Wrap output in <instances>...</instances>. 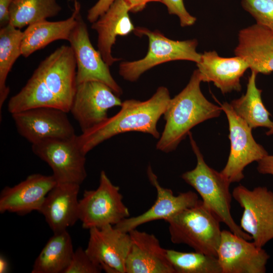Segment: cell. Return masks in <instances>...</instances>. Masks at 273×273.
Masks as SVG:
<instances>
[{
	"label": "cell",
	"instance_id": "277c9868",
	"mask_svg": "<svg viewBox=\"0 0 273 273\" xmlns=\"http://www.w3.org/2000/svg\"><path fill=\"white\" fill-rule=\"evenodd\" d=\"M165 221L173 244H186L195 251L217 257L222 232L220 221L202 201Z\"/></svg>",
	"mask_w": 273,
	"mask_h": 273
},
{
	"label": "cell",
	"instance_id": "ac0fdd59",
	"mask_svg": "<svg viewBox=\"0 0 273 273\" xmlns=\"http://www.w3.org/2000/svg\"><path fill=\"white\" fill-rule=\"evenodd\" d=\"M131 245L125 273H175L158 239L136 229L129 232Z\"/></svg>",
	"mask_w": 273,
	"mask_h": 273
},
{
	"label": "cell",
	"instance_id": "8992f818",
	"mask_svg": "<svg viewBox=\"0 0 273 273\" xmlns=\"http://www.w3.org/2000/svg\"><path fill=\"white\" fill-rule=\"evenodd\" d=\"M129 214L119 187L111 182L104 170L100 173L98 187L85 190L79 200V220L84 229L115 225Z\"/></svg>",
	"mask_w": 273,
	"mask_h": 273
},
{
	"label": "cell",
	"instance_id": "4316f807",
	"mask_svg": "<svg viewBox=\"0 0 273 273\" xmlns=\"http://www.w3.org/2000/svg\"><path fill=\"white\" fill-rule=\"evenodd\" d=\"M61 10L57 0H14L9 11L10 24L21 29L55 17Z\"/></svg>",
	"mask_w": 273,
	"mask_h": 273
},
{
	"label": "cell",
	"instance_id": "4fadbf2b",
	"mask_svg": "<svg viewBox=\"0 0 273 273\" xmlns=\"http://www.w3.org/2000/svg\"><path fill=\"white\" fill-rule=\"evenodd\" d=\"M68 41L76 59L77 84L89 81H100L120 96L122 94V88L112 77L109 66L92 45L87 26L81 14L77 17V23Z\"/></svg>",
	"mask_w": 273,
	"mask_h": 273
},
{
	"label": "cell",
	"instance_id": "9c48e42d",
	"mask_svg": "<svg viewBox=\"0 0 273 273\" xmlns=\"http://www.w3.org/2000/svg\"><path fill=\"white\" fill-rule=\"evenodd\" d=\"M219 104L228 120L231 142L228 160L220 172L231 183H238L244 177L245 167L253 162H258L268 153L255 141L252 129L236 114L230 104Z\"/></svg>",
	"mask_w": 273,
	"mask_h": 273
},
{
	"label": "cell",
	"instance_id": "52a82bcc",
	"mask_svg": "<svg viewBox=\"0 0 273 273\" xmlns=\"http://www.w3.org/2000/svg\"><path fill=\"white\" fill-rule=\"evenodd\" d=\"M32 150L51 168L57 184L80 185L86 178V155L79 147L76 134L43 140L32 144Z\"/></svg>",
	"mask_w": 273,
	"mask_h": 273
},
{
	"label": "cell",
	"instance_id": "3957f363",
	"mask_svg": "<svg viewBox=\"0 0 273 273\" xmlns=\"http://www.w3.org/2000/svg\"><path fill=\"white\" fill-rule=\"evenodd\" d=\"M197 164L192 170L181 175L184 181L192 186L201 196L202 203L230 230L237 236L248 241L250 235L245 232L234 220L231 212L232 194L230 191L231 183L221 173L209 167L194 140L188 134Z\"/></svg>",
	"mask_w": 273,
	"mask_h": 273
},
{
	"label": "cell",
	"instance_id": "e575fe53",
	"mask_svg": "<svg viewBox=\"0 0 273 273\" xmlns=\"http://www.w3.org/2000/svg\"><path fill=\"white\" fill-rule=\"evenodd\" d=\"M130 8V12L133 13L142 11L147 4L150 2H160L161 0H124Z\"/></svg>",
	"mask_w": 273,
	"mask_h": 273
},
{
	"label": "cell",
	"instance_id": "8fae6325",
	"mask_svg": "<svg viewBox=\"0 0 273 273\" xmlns=\"http://www.w3.org/2000/svg\"><path fill=\"white\" fill-rule=\"evenodd\" d=\"M66 112L54 107H35L12 114L18 133L31 144L76 135Z\"/></svg>",
	"mask_w": 273,
	"mask_h": 273
},
{
	"label": "cell",
	"instance_id": "2e32d148",
	"mask_svg": "<svg viewBox=\"0 0 273 273\" xmlns=\"http://www.w3.org/2000/svg\"><path fill=\"white\" fill-rule=\"evenodd\" d=\"M148 179L157 192L156 199L146 211L138 216L127 217L115 226L121 231L129 233L139 226L152 221H166L181 211L193 207L201 202L197 193L189 191L175 196L171 190L162 187L150 165L147 170Z\"/></svg>",
	"mask_w": 273,
	"mask_h": 273
},
{
	"label": "cell",
	"instance_id": "e0dca14e",
	"mask_svg": "<svg viewBox=\"0 0 273 273\" xmlns=\"http://www.w3.org/2000/svg\"><path fill=\"white\" fill-rule=\"evenodd\" d=\"M56 184L53 175L35 173L16 185L6 186L0 193V213L24 215L39 212L46 197Z\"/></svg>",
	"mask_w": 273,
	"mask_h": 273
},
{
	"label": "cell",
	"instance_id": "7402d4cb",
	"mask_svg": "<svg viewBox=\"0 0 273 273\" xmlns=\"http://www.w3.org/2000/svg\"><path fill=\"white\" fill-rule=\"evenodd\" d=\"M130 8L124 0H115L95 22L92 28L98 33V49L109 66L120 59L112 55V48L118 36H125L135 27L130 20Z\"/></svg>",
	"mask_w": 273,
	"mask_h": 273
},
{
	"label": "cell",
	"instance_id": "d6986e66",
	"mask_svg": "<svg viewBox=\"0 0 273 273\" xmlns=\"http://www.w3.org/2000/svg\"><path fill=\"white\" fill-rule=\"evenodd\" d=\"M234 53L246 61L251 71L257 74L271 73L273 31L256 23L241 29L238 33V43Z\"/></svg>",
	"mask_w": 273,
	"mask_h": 273
},
{
	"label": "cell",
	"instance_id": "83f0119b",
	"mask_svg": "<svg viewBox=\"0 0 273 273\" xmlns=\"http://www.w3.org/2000/svg\"><path fill=\"white\" fill-rule=\"evenodd\" d=\"M167 256L175 273H222L216 257L195 251L166 249Z\"/></svg>",
	"mask_w": 273,
	"mask_h": 273
},
{
	"label": "cell",
	"instance_id": "603a6c76",
	"mask_svg": "<svg viewBox=\"0 0 273 273\" xmlns=\"http://www.w3.org/2000/svg\"><path fill=\"white\" fill-rule=\"evenodd\" d=\"M81 5L74 1V9L68 18L58 21L43 20L31 24L23 31L21 43V55L27 58L54 41L68 40L80 14Z\"/></svg>",
	"mask_w": 273,
	"mask_h": 273
},
{
	"label": "cell",
	"instance_id": "5bb4252c",
	"mask_svg": "<svg viewBox=\"0 0 273 273\" xmlns=\"http://www.w3.org/2000/svg\"><path fill=\"white\" fill-rule=\"evenodd\" d=\"M85 251L91 259L107 273H125L131 239L129 233L112 225L89 230Z\"/></svg>",
	"mask_w": 273,
	"mask_h": 273
},
{
	"label": "cell",
	"instance_id": "ffe728a7",
	"mask_svg": "<svg viewBox=\"0 0 273 273\" xmlns=\"http://www.w3.org/2000/svg\"><path fill=\"white\" fill-rule=\"evenodd\" d=\"M80 186L57 184L46 197L39 212L54 233L67 230L79 220Z\"/></svg>",
	"mask_w": 273,
	"mask_h": 273
},
{
	"label": "cell",
	"instance_id": "9a60e30c",
	"mask_svg": "<svg viewBox=\"0 0 273 273\" xmlns=\"http://www.w3.org/2000/svg\"><path fill=\"white\" fill-rule=\"evenodd\" d=\"M217 258L222 273H264L269 255L253 242L223 230Z\"/></svg>",
	"mask_w": 273,
	"mask_h": 273
},
{
	"label": "cell",
	"instance_id": "6da1fadb",
	"mask_svg": "<svg viewBox=\"0 0 273 273\" xmlns=\"http://www.w3.org/2000/svg\"><path fill=\"white\" fill-rule=\"evenodd\" d=\"M170 93L165 86L159 87L149 99H134L122 102L119 111L115 115L77 135L82 152L86 155L95 147L118 134L138 131L150 134L156 139L160 134L157 123L170 100Z\"/></svg>",
	"mask_w": 273,
	"mask_h": 273
},
{
	"label": "cell",
	"instance_id": "484cf974",
	"mask_svg": "<svg viewBox=\"0 0 273 273\" xmlns=\"http://www.w3.org/2000/svg\"><path fill=\"white\" fill-rule=\"evenodd\" d=\"M23 31L10 24L0 29V109L8 98L10 89L7 85L8 75L15 62L21 55Z\"/></svg>",
	"mask_w": 273,
	"mask_h": 273
},
{
	"label": "cell",
	"instance_id": "f1b7e54d",
	"mask_svg": "<svg viewBox=\"0 0 273 273\" xmlns=\"http://www.w3.org/2000/svg\"><path fill=\"white\" fill-rule=\"evenodd\" d=\"M241 5L256 24L273 31V0H241Z\"/></svg>",
	"mask_w": 273,
	"mask_h": 273
},
{
	"label": "cell",
	"instance_id": "7c38bea8",
	"mask_svg": "<svg viewBox=\"0 0 273 273\" xmlns=\"http://www.w3.org/2000/svg\"><path fill=\"white\" fill-rule=\"evenodd\" d=\"M106 84L89 81L77 84L70 109L82 132L100 124L108 116V111L121 106V99Z\"/></svg>",
	"mask_w": 273,
	"mask_h": 273
},
{
	"label": "cell",
	"instance_id": "7a4b0ae2",
	"mask_svg": "<svg viewBox=\"0 0 273 273\" xmlns=\"http://www.w3.org/2000/svg\"><path fill=\"white\" fill-rule=\"evenodd\" d=\"M201 82L197 69L186 86L170 99L163 115L165 125L156 144L157 150L164 153L173 151L193 127L219 116L221 107L204 97L200 89Z\"/></svg>",
	"mask_w": 273,
	"mask_h": 273
},
{
	"label": "cell",
	"instance_id": "1f68e13d",
	"mask_svg": "<svg viewBox=\"0 0 273 273\" xmlns=\"http://www.w3.org/2000/svg\"><path fill=\"white\" fill-rule=\"evenodd\" d=\"M115 0H98L87 12V19L91 23L102 15Z\"/></svg>",
	"mask_w": 273,
	"mask_h": 273
},
{
	"label": "cell",
	"instance_id": "d4e9b609",
	"mask_svg": "<svg viewBox=\"0 0 273 273\" xmlns=\"http://www.w3.org/2000/svg\"><path fill=\"white\" fill-rule=\"evenodd\" d=\"M257 73L251 71L248 77L247 90L240 98L233 100L230 105L236 113L252 129L265 127L269 130L267 134L273 133V122L270 114L265 107L261 99L262 90L256 84Z\"/></svg>",
	"mask_w": 273,
	"mask_h": 273
},
{
	"label": "cell",
	"instance_id": "836d02e7",
	"mask_svg": "<svg viewBox=\"0 0 273 273\" xmlns=\"http://www.w3.org/2000/svg\"><path fill=\"white\" fill-rule=\"evenodd\" d=\"M257 162V170L260 173L273 175V155L268 154Z\"/></svg>",
	"mask_w": 273,
	"mask_h": 273
},
{
	"label": "cell",
	"instance_id": "d6a6232c",
	"mask_svg": "<svg viewBox=\"0 0 273 273\" xmlns=\"http://www.w3.org/2000/svg\"><path fill=\"white\" fill-rule=\"evenodd\" d=\"M14 0H0V26L4 27L10 23L9 11Z\"/></svg>",
	"mask_w": 273,
	"mask_h": 273
},
{
	"label": "cell",
	"instance_id": "44dd1931",
	"mask_svg": "<svg viewBox=\"0 0 273 273\" xmlns=\"http://www.w3.org/2000/svg\"><path fill=\"white\" fill-rule=\"evenodd\" d=\"M197 66L202 82H212L223 94L240 92V79L249 68L242 58L237 56L222 57L215 51H205Z\"/></svg>",
	"mask_w": 273,
	"mask_h": 273
},
{
	"label": "cell",
	"instance_id": "d590c367",
	"mask_svg": "<svg viewBox=\"0 0 273 273\" xmlns=\"http://www.w3.org/2000/svg\"><path fill=\"white\" fill-rule=\"evenodd\" d=\"M9 268L8 262L7 259L3 256L0 257V273H6Z\"/></svg>",
	"mask_w": 273,
	"mask_h": 273
},
{
	"label": "cell",
	"instance_id": "cb8c5ba5",
	"mask_svg": "<svg viewBox=\"0 0 273 273\" xmlns=\"http://www.w3.org/2000/svg\"><path fill=\"white\" fill-rule=\"evenodd\" d=\"M74 251L67 230L54 233L34 261L32 273H64Z\"/></svg>",
	"mask_w": 273,
	"mask_h": 273
},
{
	"label": "cell",
	"instance_id": "4dcf8cb0",
	"mask_svg": "<svg viewBox=\"0 0 273 273\" xmlns=\"http://www.w3.org/2000/svg\"><path fill=\"white\" fill-rule=\"evenodd\" d=\"M161 3L166 6L169 14L179 18L181 27L190 26L196 22V18L187 11L183 0H161Z\"/></svg>",
	"mask_w": 273,
	"mask_h": 273
},
{
	"label": "cell",
	"instance_id": "5b68a950",
	"mask_svg": "<svg viewBox=\"0 0 273 273\" xmlns=\"http://www.w3.org/2000/svg\"><path fill=\"white\" fill-rule=\"evenodd\" d=\"M134 33L146 35L149 47L145 57L141 59L120 64L119 73L126 80L136 81L144 72L162 63L175 60H187L199 63L202 54L196 51V39L174 40L167 38L158 30L151 31L142 27L135 28Z\"/></svg>",
	"mask_w": 273,
	"mask_h": 273
},
{
	"label": "cell",
	"instance_id": "f546056e",
	"mask_svg": "<svg viewBox=\"0 0 273 273\" xmlns=\"http://www.w3.org/2000/svg\"><path fill=\"white\" fill-rule=\"evenodd\" d=\"M102 270L89 257L85 250L78 247L64 273H99Z\"/></svg>",
	"mask_w": 273,
	"mask_h": 273
},
{
	"label": "cell",
	"instance_id": "ba28073f",
	"mask_svg": "<svg viewBox=\"0 0 273 273\" xmlns=\"http://www.w3.org/2000/svg\"><path fill=\"white\" fill-rule=\"evenodd\" d=\"M232 194L244 209L241 228L257 246L263 248L273 239V192L265 187L249 190L240 185Z\"/></svg>",
	"mask_w": 273,
	"mask_h": 273
},
{
	"label": "cell",
	"instance_id": "30bf717a",
	"mask_svg": "<svg viewBox=\"0 0 273 273\" xmlns=\"http://www.w3.org/2000/svg\"><path fill=\"white\" fill-rule=\"evenodd\" d=\"M60 109L69 112L76 92V61L70 46L62 45L41 62L35 69Z\"/></svg>",
	"mask_w": 273,
	"mask_h": 273
}]
</instances>
